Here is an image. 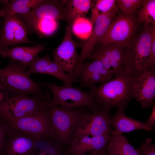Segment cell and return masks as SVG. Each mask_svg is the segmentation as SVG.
Instances as JSON below:
<instances>
[{"instance_id": "8992f818", "label": "cell", "mask_w": 155, "mask_h": 155, "mask_svg": "<svg viewBox=\"0 0 155 155\" xmlns=\"http://www.w3.org/2000/svg\"><path fill=\"white\" fill-rule=\"evenodd\" d=\"M50 108L19 119L4 121L9 126L38 142L55 140L50 119Z\"/></svg>"}, {"instance_id": "8fae6325", "label": "cell", "mask_w": 155, "mask_h": 155, "mask_svg": "<svg viewBox=\"0 0 155 155\" xmlns=\"http://www.w3.org/2000/svg\"><path fill=\"white\" fill-rule=\"evenodd\" d=\"M3 17L4 26L0 36V50L8 49L10 46H14L23 43L37 44L28 37L26 25L19 15Z\"/></svg>"}, {"instance_id": "d6986e66", "label": "cell", "mask_w": 155, "mask_h": 155, "mask_svg": "<svg viewBox=\"0 0 155 155\" xmlns=\"http://www.w3.org/2000/svg\"><path fill=\"white\" fill-rule=\"evenodd\" d=\"M111 132L91 136L81 135L73 137L69 151L72 155H83L105 148L111 138Z\"/></svg>"}, {"instance_id": "4dcf8cb0", "label": "cell", "mask_w": 155, "mask_h": 155, "mask_svg": "<svg viewBox=\"0 0 155 155\" xmlns=\"http://www.w3.org/2000/svg\"><path fill=\"white\" fill-rule=\"evenodd\" d=\"M140 155H155V145L151 138H148L138 149Z\"/></svg>"}, {"instance_id": "ac0fdd59", "label": "cell", "mask_w": 155, "mask_h": 155, "mask_svg": "<svg viewBox=\"0 0 155 155\" xmlns=\"http://www.w3.org/2000/svg\"><path fill=\"white\" fill-rule=\"evenodd\" d=\"M134 98L144 108L150 106L155 97V69H148L134 79L133 87Z\"/></svg>"}, {"instance_id": "8d00e7d4", "label": "cell", "mask_w": 155, "mask_h": 155, "mask_svg": "<svg viewBox=\"0 0 155 155\" xmlns=\"http://www.w3.org/2000/svg\"><path fill=\"white\" fill-rule=\"evenodd\" d=\"M4 100V96L2 92L0 91V102Z\"/></svg>"}, {"instance_id": "1f68e13d", "label": "cell", "mask_w": 155, "mask_h": 155, "mask_svg": "<svg viewBox=\"0 0 155 155\" xmlns=\"http://www.w3.org/2000/svg\"><path fill=\"white\" fill-rule=\"evenodd\" d=\"M147 66L148 69H155V30L152 34Z\"/></svg>"}, {"instance_id": "277c9868", "label": "cell", "mask_w": 155, "mask_h": 155, "mask_svg": "<svg viewBox=\"0 0 155 155\" xmlns=\"http://www.w3.org/2000/svg\"><path fill=\"white\" fill-rule=\"evenodd\" d=\"M18 61L11 60L6 67L0 69V85L6 100L18 94L36 95L42 92V86L33 80Z\"/></svg>"}, {"instance_id": "ba28073f", "label": "cell", "mask_w": 155, "mask_h": 155, "mask_svg": "<svg viewBox=\"0 0 155 155\" xmlns=\"http://www.w3.org/2000/svg\"><path fill=\"white\" fill-rule=\"evenodd\" d=\"M82 112L75 109H65L56 106L50 108V121L56 141L64 143L70 142L76 123Z\"/></svg>"}, {"instance_id": "4fadbf2b", "label": "cell", "mask_w": 155, "mask_h": 155, "mask_svg": "<svg viewBox=\"0 0 155 155\" xmlns=\"http://www.w3.org/2000/svg\"><path fill=\"white\" fill-rule=\"evenodd\" d=\"M40 142L9 126L0 155H34Z\"/></svg>"}, {"instance_id": "74e56055", "label": "cell", "mask_w": 155, "mask_h": 155, "mask_svg": "<svg viewBox=\"0 0 155 155\" xmlns=\"http://www.w3.org/2000/svg\"><path fill=\"white\" fill-rule=\"evenodd\" d=\"M4 88L1 85H0V90H1L3 91L4 89Z\"/></svg>"}, {"instance_id": "5bb4252c", "label": "cell", "mask_w": 155, "mask_h": 155, "mask_svg": "<svg viewBox=\"0 0 155 155\" xmlns=\"http://www.w3.org/2000/svg\"><path fill=\"white\" fill-rule=\"evenodd\" d=\"M119 10V8H117L100 16L96 19L90 36L81 43V52L76 66L75 75L82 63L91 55L96 45L100 42L110 24Z\"/></svg>"}, {"instance_id": "d4e9b609", "label": "cell", "mask_w": 155, "mask_h": 155, "mask_svg": "<svg viewBox=\"0 0 155 155\" xmlns=\"http://www.w3.org/2000/svg\"><path fill=\"white\" fill-rule=\"evenodd\" d=\"M92 1L91 0H65L67 22L70 27L76 19L85 17L91 8Z\"/></svg>"}, {"instance_id": "9c48e42d", "label": "cell", "mask_w": 155, "mask_h": 155, "mask_svg": "<svg viewBox=\"0 0 155 155\" xmlns=\"http://www.w3.org/2000/svg\"><path fill=\"white\" fill-rule=\"evenodd\" d=\"M110 111V110L102 109L91 114L82 112L75 126L72 137L81 135L93 136L111 132L108 124Z\"/></svg>"}, {"instance_id": "83f0119b", "label": "cell", "mask_w": 155, "mask_h": 155, "mask_svg": "<svg viewBox=\"0 0 155 155\" xmlns=\"http://www.w3.org/2000/svg\"><path fill=\"white\" fill-rule=\"evenodd\" d=\"M137 19L139 23L145 22L155 24V0H144L141 7L137 12Z\"/></svg>"}, {"instance_id": "e575fe53", "label": "cell", "mask_w": 155, "mask_h": 155, "mask_svg": "<svg viewBox=\"0 0 155 155\" xmlns=\"http://www.w3.org/2000/svg\"><path fill=\"white\" fill-rule=\"evenodd\" d=\"M83 155H108L105 148L101 149L95 150Z\"/></svg>"}, {"instance_id": "484cf974", "label": "cell", "mask_w": 155, "mask_h": 155, "mask_svg": "<svg viewBox=\"0 0 155 155\" xmlns=\"http://www.w3.org/2000/svg\"><path fill=\"white\" fill-rule=\"evenodd\" d=\"M90 20L93 24L100 16L119 8L115 0H95L92 1Z\"/></svg>"}, {"instance_id": "cb8c5ba5", "label": "cell", "mask_w": 155, "mask_h": 155, "mask_svg": "<svg viewBox=\"0 0 155 155\" xmlns=\"http://www.w3.org/2000/svg\"><path fill=\"white\" fill-rule=\"evenodd\" d=\"M42 0H11L1 1L3 6L4 16H10L29 12Z\"/></svg>"}, {"instance_id": "d6a6232c", "label": "cell", "mask_w": 155, "mask_h": 155, "mask_svg": "<svg viewBox=\"0 0 155 155\" xmlns=\"http://www.w3.org/2000/svg\"><path fill=\"white\" fill-rule=\"evenodd\" d=\"M9 125L0 118V154L6 138Z\"/></svg>"}, {"instance_id": "9a60e30c", "label": "cell", "mask_w": 155, "mask_h": 155, "mask_svg": "<svg viewBox=\"0 0 155 155\" xmlns=\"http://www.w3.org/2000/svg\"><path fill=\"white\" fill-rule=\"evenodd\" d=\"M28 67L29 69L26 73L28 76L34 73L51 75L62 81L63 86H71L73 83L80 81L76 76L64 72L57 63L51 60L49 54L44 57L36 56Z\"/></svg>"}, {"instance_id": "30bf717a", "label": "cell", "mask_w": 155, "mask_h": 155, "mask_svg": "<svg viewBox=\"0 0 155 155\" xmlns=\"http://www.w3.org/2000/svg\"><path fill=\"white\" fill-rule=\"evenodd\" d=\"M71 27H67L63 41L60 45L53 51V61L65 72L75 75L79 55L77 49L81 43L75 42L72 36Z\"/></svg>"}, {"instance_id": "52a82bcc", "label": "cell", "mask_w": 155, "mask_h": 155, "mask_svg": "<svg viewBox=\"0 0 155 155\" xmlns=\"http://www.w3.org/2000/svg\"><path fill=\"white\" fill-rule=\"evenodd\" d=\"M138 23L135 14L122 12L116 14L104 34L101 45L115 43L126 46L135 37Z\"/></svg>"}, {"instance_id": "836d02e7", "label": "cell", "mask_w": 155, "mask_h": 155, "mask_svg": "<svg viewBox=\"0 0 155 155\" xmlns=\"http://www.w3.org/2000/svg\"><path fill=\"white\" fill-rule=\"evenodd\" d=\"M145 123L149 127L153 128L155 125V105H154L151 114Z\"/></svg>"}, {"instance_id": "5b68a950", "label": "cell", "mask_w": 155, "mask_h": 155, "mask_svg": "<svg viewBox=\"0 0 155 155\" xmlns=\"http://www.w3.org/2000/svg\"><path fill=\"white\" fill-rule=\"evenodd\" d=\"M42 84L49 89L53 93L52 106H58L70 110L87 107L93 112L101 110V107L96 103L95 98L89 92L72 86H59L55 83L43 82Z\"/></svg>"}, {"instance_id": "603a6c76", "label": "cell", "mask_w": 155, "mask_h": 155, "mask_svg": "<svg viewBox=\"0 0 155 155\" xmlns=\"http://www.w3.org/2000/svg\"><path fill=\"white\" fill-rule=\"evenodd\" d=\"M108 155H140L135 148L122 135H112L105 147Z\"/></svg>"}, {"instance_id": "2e32d148", "label": "cell", "mask_w": 155, "mask_h": 155, "mask_svg": "<svg viewBox=\"0 0 155 155\" xmlns=\"http://www.w3.org/2000/svg\"><path fill=\"white\" fill-rule=\"evenodd\" d=\"M93 60L91 62H84L76 74L81 87L90 89L96 83L101 84L113 79V75L104 67L100 61Z\"/></svg>"}, {"instance_id": "e0dca14e", "label": "cell", "mask_w": 155, "mask_h": 155, "mask_svg": "<svg viewBox=\"0 0 155 155\" xmlns=\"http://www.w3.org/2000/svg\"><path fill=\"white\" fill-rule=\"evenodd\" d=\"M19 16L22 19L49 18L67 21L65 0H42L29 12Z\"/></svg>"}, {"instance_id": "6da1fadb", "label": "cell", "mask_w": 155, "mask_h": 155, "mask_svg": "<svg viewBox=\"0 0 155 155\" xmlns=\"http://www.w3.org/2000/svg\"><path fill=\"white\" fill-rule=\"evenodd\" d=\"M134 79L125 69L115 78L94 86L89 91L96 103L102 109L110 110L115 107L124 109L133 98Z\"/></svg>"}, {"instance_id": "7a4b0ae2", "label": "cell", "mask_w": 155, "mask_h": 155, "mask_svg": "<svg viewBox=\"0 0 155 155\" xmlns=\"http://www.w3.org/2000/svg\"><path fill=\"white\" fill-rule=\"evenodd\" d=\"M51 100L48 88L33 95L16 94L0 102V118L5 121L45 111L52 106Z\"/></svg>"}, {"instance_id": "ffe728a7", "label": "cell", "mask_w": 155, "mask_h": 155, "mask_svg": "<svg viewBox=\"0 0 155 155\" xmlns=\"http://www.w3.org/2000/svg\"><path fill=\"white\" fill-rule=\"evenodd\" d=\"M47 50L43 45L37 44L34 46H15L10 49L0 50V55L8 57L11 60L18 61L24 69L40 52Z\"/></svg>"}, {"instance_id": "3957f363", "label": "cell", "mask_w": 155, "mask_h": 155, "mask_svg": "<svg viewBox=\"0 0 155 155\" xmlns=\"http://www.w3.org/2000/svg\"><path fill=\"white\" fill-rule=\"evenodd\" d=\"M155 24L145 25L139 33L125 48V69L133 79L148 69V62Z\"/></svg>"}, {"instance_id": "f1b7e54d", "label": "cell", "mask_w": 155, "mask_h": 155, "mask_svg": "<svg viewBox=\"0 0 155 155\" xmlns=\"http://www.w3.org/2000/svg\"><path fill=\"white\" fill-rule=\"evenodd\" d=\"M115 1L119 9L122 12L128 14H135L141 7L144 0H116Z\"/></svg>"}, {"instance_id": "f546056e", "label": "cell", "mask_w": 155, "mask_h": 155, "mask_svg": "<svg viewBox=\"0 0 155 155\" xmlns=\"http://www.w3.org/2000/svg\"><path fill=\"white\" fill-rule=\"evenodd\" d=\"M55 140L40 142L38 150L34 155H60Z\"/></svg>"}, {"instance_id": "4316f807", "label": "cell", "mask_w": 155, "mask_h": 155, "mask_svg": "<svg viewBox=\"0 0 155 155\" xmlns=\"http://www.w3.org/2000/svg\"><path fill=\"white\" fill-rule=\"evenodd\" d=\"M93 24L90 19L81 17L76 19L71 26L72 32L80 38L86 40L90 36Z\"/></svg>"}, {"instance_id": "7402d4cb", "label": "cell", "mask_w": 155, "mask_h": 155, "mask_svg": "<svg viewBox=\"0 0 155 155\" xmlns=\"http://www.w3.org/2000/svg\"><path fill=\"white\" fill-rule=\"evenodd\" d=\"M28 33H34L40 37L52 35L57 30V20L49 18L24 19Z\"/></svg>"}, {"instance_id": "7c38bea8", "label": "cell", "mask_w": 155, "mask_h": 155, "mask_svg": "<svg viewBox=\"0 0 155 155\" xmlns=\"http://www.w3.org/2000/svg\"><path fill=\"white\" fill-rule=\"evenodd\" d=\"M125 46L117 43L104 45L94 49L88 58L100 61L104 67L115 76L124 71Z\"/></svg>"}, {"instance_id": "d590c367", "label": "cell", "mask_w": 155, "mask_h": 155, "mask_svg": "<svg viewBox=\"0 0 155 155\" xmlns=\"http://www.w3.org/2000/svg\"><path fill=\"white\" fill-rule=\"evenodd\" d=\"M4 13H3V11L2 10H0V17L1 16H4ZM2 30L1 29L0 30V36L1 34L2 33Z\"/></svg>"}, {"instance_id": "44dd1931", "label": "cell", "mask_w": 155, "mask_h": 155, "mask_svg": "<svg viewBox=\"0 0 155 155\" xmlns=\"http://www.w3.org/2000/svg\"><path fill=\"white\" fill-rule=\"evenodd\" d=\"M124 109L117 108L114 115L109 119V125L115 128L114 131H111L112 135H121L123 133L139 129L149 131H153V128L149 127L145 123L126 116L125 113Z\"/></svg>"}]
</instances>
